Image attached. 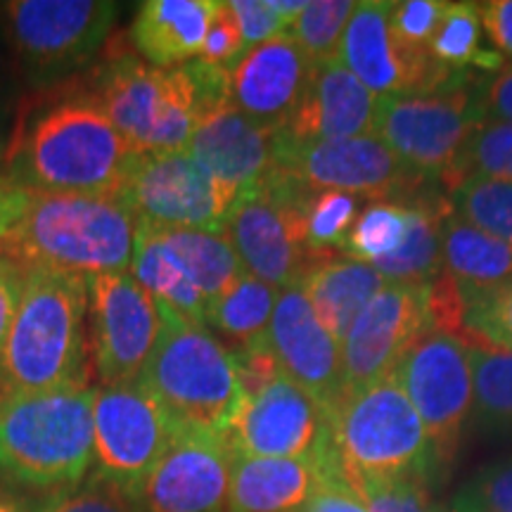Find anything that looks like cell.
<instances>
[{"label": "cell", "instance_id": "obj_1", "mask_svg": "<svg viewBox=\"0 0 512 512\" xmlns=\"http://www.w3.org/2000/svg\"><path fill=\"white\" fill-rule=\"evenodd\" d=\"M136 155L93 93H72L29 110L3 164L27 192H119Z\"/></svg>", "mask_w": 512, "mask_h": 512}, {"label": "cell", "instance_id": "obj_2", "mask_svg": "<svg viewBox=\"0 0 512 512\" xmlns=\"http://www.w3.org/2000/svg\"><path fill=\"white\" fill-rule=\"evenodd\" d=\"M24 271L22 304L0 351V399L91 387L88 280Z\"/></svg>", "mask_w": 512, "mask_h": 512}, {"label": "cell", "instance_id": "obj_3", "mask_svg": "<svg viewBox=\"0 0 512 512\" xmlns=\"http://www.w3.org/2000/svg\"><path fill=\"white\" fill-rule=\"evenodd\" d=\"M136 233V216L119 192H29L3 256L22 268L91 280L131 271Z\"/></svg>", "mask_w": 512, "mask_h": 512}, {"label": "cell", "instance_id": "obj_4", "mask_svg": "<svg viewBox=\"0 0 512 512\" xmlns=\"http://www.w3.org/2000/svg\"><path fill=\"white\" fill-rule=\"evenodd\" d=\"M93 389L0 399V477L41 498L86 482L93 465Z\"/></svg>", "mask_w": 512, "mask_h": 512}, {"label": "cell", "instance_id": "obj_5", "mask_svg": "<svg viewBox=\"0 0 512 512\" xmlns=\"http://www.w3.org/2000/svg\"><path fill=\"white\" fill-rule=\"evenodd\" d=\"M330 448L351 489L396 477L427 479L437 458L425 427L394 375L339 396L328 411Z\"/></svg>", "mask_w": 512, "mask_h": 512}, {"label": "cell", "instance_id": "obj_6", "mask_svg": "<svg viewBox=\"0 0 512 512\" xmlns=\"http://www.w3.org/2000/svg\"><path fill=\"white\" fill-rule=\"evenodd\" d=\"M162 313V337L140 384L162 403L176 430L226 437L245 399L233 354L204 325L164 306Z\"/></svg>", "mask_w": 512, "mask_h": 512}, {"label": "cell", "instance_id": "obj_7", "mask_svg": "<svg viewBox=\"0 0 512 512\" xmlns=\"http://www.w3.org/2000/svg\"><path fill=\"white\" fill-rule=\"evenodd\" d=\"M91 93L138 152L185 150L202 119L188 62L159 69L124 55L100 69Z\"/></svg>", "mask_w": 512, "mask_h": 512}, {"label": "cell", "instance_id": "obj_8", "mask_svg": "<svg viewBox=\"0 0 512 512\" xmlns=\"http://www.w3.org/2000/svg\"><path fill=\"white\" fill-rule=\"evenodd\" d=\"M311 192L294 176L273 169L261 183L240 190L223 223L245 273L278 292L299 285L328 254L306 245L304 204Z\"/></svg>", "mask_w": 512, "mask_h": 512}, {"label": "cell", "instance_id": "obj_9", "mask_svg": "<svg viewBox=\"0 0 512 512\" xmlns=\"http://www.w3.org/2000/svg\"><path fill=\"white\" fill-rule=\"evenodd\" d=\"M477 86L470 74L434 93L380 98L375 136L413 171L439 183L486 121Z\"/></svg>", "mask_w": 512, "mask_h": 512}, {"label": "cell", "instance_id": "obj_10", "mask_svg": "<svg viewBox=\"0 0 512 512\" xmlns=\"http://www.w3.org/2000/svg\"><path fill=\"white\" fill-rule=\"evenodd\" d=\"M5 34L24 74L48 86L93 60L117 22L110 0H12L3 5Z\"/></svg>", "mask_w": 512, "mask_h": 512}, {"label": "cell", "instance_id": "obj_11", "mask_svg": "<svg viewBox=\"0 0 512 512\" xmlns=\"http://www.w3.org/2000/svg\"><path fill=\"white\" fill-rule=\"evenodd\" d=\"M176 425L143 384L93 389V472L136 501L140 486L176 437Z\"/></svg>", "mask_w": 512, "mask_h": 512}, {"label": "cell", "instance_id": "obj_12", "mask_svg": "<svg viewBox=\"0 0 512 512\" xmlns=\"http://www.w3.org/2000/svg\"><path fill=\"white\" fill-rule=\"evenodd\" d=\"M238 195V188L211 176L188 150L138 152L119 188L143 226L219 233Z\"/></svg>", "mask_w": 512, "mask_h": 512}, {"label": "cell", "instance_id": "obj_13", "mask_svg": "<svg viewBox=\"0 0 512 512\" xmlns=\"http://www.w3.org/2000/svg\"><path fill=\"white\" fill-rule=\"evenodd\" d=\"M275 169L316 192H349L370 202H403L437 183L413 171L377 136L294 143L275 131Z\"/></svg>", "mask_w": 512, "mask_h": 512}, {"label": "cell", "instance_id": "obj_14", "mask_svg": "<svg viewBox=\"0 0 512 512\" xmlns=\"http://www.w3.org/2000/svg\"><path fill=\"white\" fill-rule=\"evenodd\" d=\"M162 330V306L131 271L88 280V342L100 384L138 382Z\"/></svg>", "mask_w": 512, "mask_h": 512}, {"label": "cell", "instance_id": "obj_15", "mask_svg": "<svg viewBox=\"0 0 512 512\" xmlns=\"http://www.w3.org/2000/svg\"><path fill=\"white\" fill-rule=\"evenodd\" d=\"M394 377L425 427L437 465L448 463L475 403L470 347L463 339L430 330L401 358Z\"/></svg>", "mask_w": 512, "mask_h": 512}, {"label": "cell", "instance_id": "obj_16", "mask_svg": "<svg viewBox=\"0 0 512 512\" xmlns=\"http://www.w3.org/2000/svg\"><path fill=\"white\" fill-rule=\"evenodd\" d=\"M392 3L366 0L356 3L342 43L339 60L377 98L422 95L463 81L470 72H448L432 60L427 48L403 43L389 27Z\"/></svg>", "mask_w": 512, "mask_h": 512}, {"label": "cell", "instance_id": "obj_17", "mask_svg": "<svg viewBox=\"0 0 512 512\" xmlns=\"http://www.w3.org/2000/svg\"><path fill=\"white\" fill-rule=\"evenodd\" d=\"M328 430V411L290 377L278 375L242 399L226 441L233 456L313 458Z\"/></svg>", "mask_w": 512, "mask_h": 512}, {"label": "cell", "instance_id": "obj_18", "mask_svg": "<svg viewBox=\"0 0 512 512\" xmlns=\"http://www.w3.org/2000/svg\"><path fill=\"white\" fill-rule=\"evenodd\" d=\"M425 332H430L427 285H384L339 344L344 392L394 375L401 358Z\"/></svg>", "mask_w": 512, "mask_h": 512}, {"label": "cell", "instance_id": "obj_19", "mask_svg": "<svg viewBox=\"0 0 512 512\" xmlns=\"http://www.w3.org/2000/svg\"><path fill=\"white\" fill-rule=\"evenodd\" d=\"M233 451L226 437L178 430L140 486V512H228Z\"/></svg>", "mask_w": 512, "mask_h": 512}, {"label": "cell", "instance_id": "obj_20", "mask_svg": "<svg viewBox=\"0 0 512 512\" xmlns=\"http://www.w3.org/2000/svg\"><path fill=\"white\" fill-rule=\"evenodd\" d=\"M266 344L283 375L309 392L325 411L335 406L344 394L342 349L297 285L280 290Z\"/></svg>", "mask_w": 512, "mask_h": 512}, {"label": "cell", "instance_id": "obj_21", "mask_svg": "<svg viewBox=\"0 0 512 512\" xmlns=\"http://www.w3.org/2000/svg\"><path fill=\"white\" fill-rule=\"evenodd\" d=\"M311 74L313 62L283 34L249 48L230 69V105L261 126L280 131L297 112Z\"/></svg>", "mask_w": 512, "mask_h": 512}, {"label": "cell", "instance_id": "obj_22", "mask_svg": "<svg viewBox=\"0 0 512 512\" xmlns=\"http://www.w3.org/2000/svg\"><path fill=\"white\" fill-rule=\"evenodd\" d=\"M377 98L339 57L313 64V74L294 117L280 136L294 143L375 136Z\"/></svg>", "mask_w": 512, "mask_h": 512}, {"label": "cell", "instance_id": "obj_23", "mask_svg": "<svg viewBox=\"0 0 512 512\" xmlns=\"http://www.w3.org/2000/svg\"><path fill=\"white\" fill-rule=\"evenodd\" d=\"M185 150L211 176L238 190L261 183L275 169V131L230 102L200 119Z\"/></svg>", "mask_w": 512, "mask_h": 512}, {"label": "cell", "instance_id": "obj_24", "mask_svg": "<svg viewBox=\"0 0 512 512\" xmlns=\"http://www.w3.org/2000/svg\"><path fill=\"white\" fill-rule=\"evenodd\" d=\"M216 0H147L131 24V41L152 67L169 69L200 57Z\"/></svg>", "mask_w": 512, "mask_h": 512}, {"label": "cell", "instance_id": "obj_25", "mask_svg": "<svg viewBox=\"0 0 512 512\" xmlns=\"http://www.w3.org/2000/svg\"><path fill=\"white\" fill-rule=\"evenodd\" d=\"M384 285L387 280L373 264L328 252L304 273L297 287L306 294L325 330L342 344L358 313L366 309Z\"/></svg>", "mask_w": 512, "mask_h": 512}, {"label": "cell", "instance_id": "obj_26", "mask_svg": "<svg viewBox=\"0 0 512 512\" xmlns=\"http://www.w3.org/2000/svg\"><path fill=\"white\" fill-rule=\"evenodd\" d=\"M318 479L313 458L233 456L228 512H299Z\"/></svg>", "mask_w": 512, "mask_h": 512}, {"label": "cell", "instance_id": "obj_27", "mask_svg": "<svg viewBox=\"0 0 512 512\" xmlns=\"http://www.w3.org/2000/svg\"><path fill=\"white\" fill-rule=\"evenodd\" d=\"M403 204L408 211V230L394 254L373 264L387 283L394 285H430L444 268V221L453 211L448 195L437 183H427Z\"/></svg>", "mask_w": 512, "mask_h": 512}, {"label": "cell", "instance_id": "obj_28", "mask_svg": "<svg viewBox=\"0 0 512 512\" xmlns=\"http://www.w3.org/2000/svg\"><path fill=\"white\" fill-rule=\"evenodd\" d=\"M444 268L463 297L496 290L512 280V245L460 219L456 211L444 221Z\"/></svg>", "mask_w": 512, "mask_h": 512}, {"label": "cell", "instance_id": "obj_29", "mask_svg": "<svg viewBox=\"0 0 512 512\" xmlns=\"http://www.w3.org/2000/svg\"><path fill=\"white\" fill-rule=\"evenodd\" d=\"M178 271L209 306L245 275L233 245L219 230L157 228Z\"/></svg>", "mask_w": 512, "mask_h": 512}, {"label": "cell", "instance_id": "obj_30", "mask_svg": "<svg viewBox=\"0 0 512 512\" xmlns=\"http://www.w3.org/2000/svg\"><path fill=\"white\" fill-rule=\"evenodd\" d=\"M278 294L280 292L275 287L245 273L238 283L209 306L204 325L209 330L219 332L221 337H226L233 344L230 349L259 342L266 335L268 325H271Z\"/></svg>", "mask_w": 512, "mask_h": 512}, {"label": "cell", "instance_id": "obj_31", "mask_svg": "<svg viewBox=\"0 0 512 512\" xmlns=\"http://www.w3.org/2000/svg\"><path fill=\"white\" fill-rule=\"evenodd\" d=\"M479 41H482L479 3H448L427 53L448 72H470V67H479L496 74L505 64L503 55L484 50Z\"/></svg>", "mask_w": 512, "mask_h": 512}, {"label": "cell", "instance_id": "obj_32", "mask_svg": "<svg viewBox=\"0 0 512 512\" xmlns=\"http://www.w3.org/2000/svg\"><path fill=\"white\" fill-rule=\"evenodd\" d=\"M472 411L489 430L512 427V349L470 347Z\"/></svg>", "mask_w": 512, "mask_h": 512}, {"label": "cell", "instance_id": "obj_33", "mask_svg": "<svg viewBox=\"0 0 512 512\" xmlns=\"http://www.w3.org/2000/svg\"><path fill=\"white\" fill-rule=\"evenodd\" d=\"M467 178L512 183V124L484 121L439 185L448 192Z\"/></svg>", "mask_w": 512, "mask_h": 512}, {"label": "cell", "instance_id": "obj_34", "mask_svg": "<svg viewBox=\"0 0 512 512\" xmlns=\"http://www.w3.org/2000/svg\"><path fill=\"white\" fill-rule=\"evenodd\" d=\"M460 219L512 245V183L467 178L446 192Z\"/></svg>", "mask_w": 512, "mask_h": 512}, {"label": "cell", "instance_id": "obj_35", "mask_svg": "<svg viewBox=\"0 0 512 512\" xmlns=\"http://www.w3.org/2000/svg\"><path fill=\"white\" fill-rule=\"evenodd\" d=\"M408 230V211L396 202H370L361 211L339 252L351 259L377 264L401 247Z\"/></svg>", "mask_w": 512, "mask_h": 512}, {"label": "cell", "instance_id": "obj_36", "mask_svg": "<svg viewBox=\"0 0 512 512\" xmlns=\"http://www.w3.org/2000/svg\"><path fill=\"white\" fill-rule=\"evenodd\" d=\"M354 10L356 3L349 0H313L306 3L302 15L290 24L287 36L304 50L313 64L328 62L332 57H339V43Z\"/></svg>", "mask_w": 512, "mask_h": 512}, {"label": "cell", "instance_id": "obj_37", "mask_svg": "<svg viewBox=\"0 0 512 512\" xmlns=\"http://www.w3.org/2000/svg\"><path fill=\"white\" fill-rule=\"evenodd\" d=\"M363 200L349 192L313 190L304 204V235L313 252H339Z\"/></svg>", "mask_w": 512, "mask_h": 512}, {"label": "cell", "instance_id": "obj_38", "mask_svg": "<svg viewBox=\"0 0 512 512\" xmlns=\"http://www.w3.org/2000/svg\"><path fill=\"white\" fill-rule=\"evenodd\" d=\"M463 325L467 347L512 349V280L465 297Z\"/></svg>", "mask_w": 512, "mask_h": 512}, {"label": "cell", "instance_id": "obj_39", "mask_svg": "<svg viewBox=\"0 0 512 512\" xmlns=\"http://www.w3.org/2000/svg\"><path fill=\"white\" fill-rule=\"evenodd\" d=\"M451 512H512V458L477 472L453 496Z\"/></svg>", "mask_w": 512, "mask_h": 512}, {"label": "cell", "instance_id": "obj_40", "mask_svg": "<svg viewBox=\"0 0 512 512\" xmlns=\"http://www.w3.org/2000/svg\"><path fill=\"white\" fill-rule=\"evenodd\" d=\"M36 512H140V508L131 496L121 494L100 477L88 475L86 482L74 489L41 498Z\"/></svg>", "mask_w": 512, "mask_h": 512}, {"label": "cell", "instance_id": "obj_41", "mask_svg": "<svg viewBox=\"0 0 512 512\" xmlns=\"http://www.w3.org/2000/svg\"><path fill=\"white\" fill-rule=\"evenodd\" d=\"M356 494L370 512H439L434 508L427 479L396 477L356 486Z\"/></svg>", "mask_w": 512, "mask_h": 512}, {"label": "cell", "instance_id": "obj_42", "mask_svg": "<svg viewBox=\"0 0 512 512\" xmlns=\"http://www.w3.org/2000/svg\"><path fill=\"white\" fill-rule=\"evenodd\" d=\"M446 8L448 3H441V0H401V3H392L389 27L408 46L427 48Z\"/></svg>", "mask_w": 512, "mask_h": 512}, {"label": "cell", "instance_id": "obj_43", "mask_svg": "<svg viewBox=\"0 0 512 512\" xmlns=\"http://www.w3.org/2000/svg\"><path fill=\"white\" fill-rule=\"evenodd\" d=\"M245 53L247 46L245 41H242L238 19H235L233 10H230L226 0H216L214 17H211L207 38H204L202 53L197 60L230 72Z\"/></svg>", "mask_w": 512, "mask_h": 512}, {"label": "cell", "instance_id": "obj_44", "mask_svg": "<svg viewBox=\"0 0 512 512\" xmlns=\"http://www.w3.org/2000/svg\"><path fill=\"white\" fill-rule=\"evenodd\" d=\"M247 50L287 34L290 22L275 12L268 0H228Z\"/></svg>", "mask_w": 512, "mask_h": 512}, {"label": "cell", "instance_id": "obj_45", "mask_svg": "<svg viewBox=\"0 0 512 512\" xmlns=\"http://www.w3.org/2000/svg\"><path fill=\"white\" fill-rule=\"evenodd\" d=\"M316 491L299 512H370L351 486L344 482L339 470H318Z\"/></svg>", "mask_w": 512, "mask_h": 512}, {"label": "cell", "instance_id": "obj_46", "mask_svg": "<svg viewBox=\"0 0 512 512\" xmlns=\"http://www.w3.org/2000/svg\"><path fill=\"white\" fill-rule=\"evenodd\" d=\"M24 278H27V271L17 261L0 256V351L8 342L17 309L22 304Z\"/></svg>", "mask_w": 512, "mask_h": 512}, {"label": "cell", "instance_id": "obj_47", "mask_svg": "<svg viewBox=\"0 0 512 512\" xmlns=\"http://www.w3.org/2000/svg\"><path fill=\"white\" fill-rule=\"evenodd\" d=\"M477 93L486 121L512 124V64H503L494 76L479 81Z\"/></svg>", "mask_w": 512, "mask_h": 512}, {"label": "cell", "instance_id": "obj_48", "mask_svg": "<svg viewBox=\"0 0 512 512\" xmlns=\"http://www.w3.org/2000/svg\"><path fill=\"white\" fill-rule=\"evenodd\" d=\"M29 202V192L12 181L5 171L3 157H0V256H3L5 242L15 230L17 221L22 219L24 207Z\"/></svg>", "mask_w": 512, "mask_h": 512}, {"label": "cell", "instance_id": "obj_49", "mask_svg": "<svg viewBox=\"0 0 512 512\" xmlns=\"http://www.w3.org/2000/svg\"><path fill=\"white\" fill-rule=\"evenodd\" d=\"M479 19L491 43L498 48V55L512 60V0H489L479 3Z\"/></svg>", "mask_w": 512, "mask_h": 512}, {"label": "cell", "instance_id": "obj_50", "mask_svg": "<svg viewBox=\"0 0 512 512\" xmlns=\"http://www.w3.org/2000/svg\"><path fill=\"white\" fill-rule=\"evenodd\" d=\"M38 501L27 491L17 489L8 479L0 477V512H36Z\"/></svg>", "mask_w": 512, "mask_h": 512}, {"label": "cell", "instance_id": "obj_51", "mask_svg": "<svg viewBox=\"0 0 512 512\" xmlns=\"http://www.w3.org/2000/svg\"><path fill=\"white\" fill-rule=\"evenodd\" d=\"M268 5H271V8L278 12L280 17L287 19V22H290V24L299 15H302V10L306 8L304 0H268Z\"/></svg>", "mask_w": 512, "mask_h": 512}]
</instances>
